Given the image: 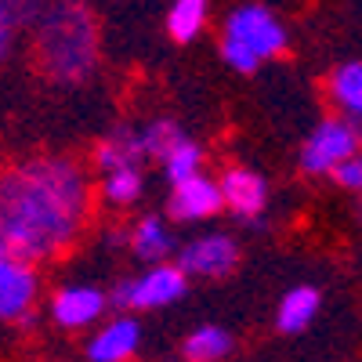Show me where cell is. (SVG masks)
<instances>
[{
    "instance_id": "1",
    "label": "cell",
    "mask_w": 362,
    "mask_h": 362,
    "mask_svg": "<svg viewBox=\"0 0 362 362\" xmlns=\"http://www.w3.org/2000/svg\"><path fill=\"white\" fill-rule=\"evenodd\" d=\"M90 221V181L80 160L40 153L0 170V243L40 264L66 254Z\"/></svg>"
},
{
    "instance_id": "2",
    "label": "cell",
    "mask_w": 362,
    "mask_h": 362,
    "mask_svg": "<svg viewBox=\"0 0 362 362\" xmlns=\"http://www.w3.org/2000/svg\"><path fill=\"white\" fill-rule=\"evenodd\" d=\"M33 58L47 80L83 83L98 66V18L87 4H37Z\"/></svg>"
},
{
    "instance_id": "3",
    "label": "cell",
    "mask_w": 362,
    "mask_h": 362,
    "mask_svg": "<svg viewBox=\"0 0 362 362\" xmlns=\"http://www.w3.org/2000/svg\"><path fill=\"white\" fill-rule=\"evenodd\" d=\"M286 44H290L286 25L264 4H239L225 15L221 58L235 73H257V66L268 58H279Z\"/></svg>"
},
{
    "instance_id": "4",
    "label": "cell",
    "mask_w": 362,
    "mask_h": 362,
    "mask_svg": "<svg viewBox=\"0 0 362 362\" xmlns=\"http://www.w3.org/2000/svg\"><path fill=\"white\" fill-rule=\"evenodd\" d=\"M185 290H189V279L177 264H153L141 276L116 283L109 293V305H116L119 312H153V308L181 300Z\"/></svg>"
},
{
    "instance_id": "5",
    "label": "cell",
    "mask_w": 362,
    "mask_h": 362,
    "mask_svg": "<svg viewBox=\"0 0 362 362\" xmlns=\"http://www.w3.org/2000/svg\"><path fill=\"white\" fill-rule=\"evenodd\" d=\"M358 145H362V127L348 124V119H322L300 145V170L329 174L344 160H351L358 153Z\"/></svg>"
},
{
    "instance_id": "6",
    "label": "cell",
    "mask_w": 362,
    "mask_h": 362,
    "mask_svg": "<svg viewBox=\"0 0 362 362\" xmlns=\"http://www.w3.org/2000/svg\"><path fill=\"white\" fill-rule=\"evenodd\" d=\"M40 293V276L33 264L18 261L4 243H0V322L33 326V305Z\"/></svg>"
},
{
    "instance_id": "7",
    "label": "cell",
    "mask_w": 362,
    "mask_h": 362,
    "mask_svg": "<svg viewBox=\"0 0 362 362\" xmlns=\"http://www.w3.org/2000/svg\"><path fill=\"white\" fill-rule=\"evenodd\" d=\"M174 264L185 272V279H225L239 264V243L225 232H206L181 247Z\"/></svg>"
},
{
    "instance_id": "8",
    "label": "cell",
    "mask_w": 362,
    "mask_h": 362,
    "mask_svg": "<svg viewBox=\"0 0 362 362\" xmlns=\"http://www.w3.org/2000/svg\"><path fill=\"white\" fill-rule=\"evenodd\" d=\"M218 189H221V199L232 214L257 228L264 206H268V181L250 167H228L218 181Z\"/></svg>"
},
{
    "instance_id": "9",
    "label": "cell",
    "mask_w": 362,
    "mask_h": 362,
    "mask_svg": "<svg viewBox=\"0 0 362 362\" xmlns=\"http://www.w3.org/2000/svg\"><path fill=\"white\" fill-rule=\"evenodd\" d=\"M225 210L221 189L214 177L196 174L181 185H170V199H167V218L174 221H203V218H214Z\"/></svg>"
},
{
    "instance_id": "10",
    "label": "cell",
    "mask_w": 362,
    "mask_h": 362,
    "mask_svg": "<svg viewBox=\"0 0 362 362\" xmlns=\"http://www.w3.org/2000/svg\"><path fill=\"white\" fill-rule=\"evenodd\" d=\"M105 308L109 293H102L98 286H62L51 293V319L62 329H87L102 319Z\"/></svg>"
},
{
    "instance_id": "11",
    "label": "cell",
    "mask_w": 362,
    "mask_h": 362,
    "mask_svg": "<svg viewBox=\"0 0 362 362\" xmlns=\"http://www.w3.org/2000/svg\"><path fill=\"white\" fill-rule=\"evenodd\" d=\"M90 163L102 170V177L105 174H116V170H141L145 148H141L138 127H131V124L112 127L95 148H90Z\"/></svg>"
},
{
    "instance_id": "12",
    "label": "cell",
    "mask_w": 362,
    "mask_h": 362,
    "mask_svg": "<svg viewBox=\"0 0 362 362\" xmlns=\"http://www.w3.org/2000/svg\"><path fill=\"white\" fill-rule=\"evenodd\" d=\"M141 344V329L131 315L109 319L95 337L87 341V358L90 362H127Z\"/></svg>"
},
{
    "instance_id": "13",
    "label": "cell",
    "mask_w": 362,
    "mask_h": 362,
    "mask_svg": "<svg viewBox=\"0 0 362 362\" xmlns=\"http://www.w3.org/2000/svg\"><path fill=\"white\" fill-rule=\"evenodd\" d=\"M127 247L138 261H145L148 268H153V264H167V257L177 254V239H174V232L167 228L163 218L145 214L127 228Z\"/></svg>"
},
{
    "instance_id": "14",
    "label": "cell",
    "mask_w": 362,
    "mask_h": 362,
    "mask_svg": "<svg viewBox=\"0 0 362 362\" xmlns=\"http://www.w3.org/2000/svg\"><path fill=\"white\" fill-rule=\"evenodd\" d=\"M329 98L348 116V124L362 127V62H344L329 76Z\"/></svg>"
},
{
    "instance_id": "15",
    "label": "cell",
    "mask_w": 362,
    "mask_h": 362,
    "mask_svg": "<svg viewBox=\"0 0 362 362\" xmlns=\"http://www.w3.org/2000/svg\"><path fill=\"white\" fill-rule=\"evenodd\" d=\"M319 312V290L315 286H293L283 300H279V312H276V326L283 334H300Z\"/></svg>"
},
{
    "instance_id": "16",
    "label": "cell",
    "mask_w": 362,
    "mask_h": 362,
    "mask_svg": "<svg viewBox=\"0 0 362 362\" xmlns=\"http://www.w3.org/2000/svg\"><path fill=\"white\" fill-rule=\"evenodd\" d=\"M232 351V334L221 326H199L181 341V358L185 362H221Z\"/></svg>"
},
{
    "instance_id": "17",
    "label": "cell",
    "mask_w": 362,
    "mask_h": 362,
    "mask_svg": "<svg viewBox=\"0 0 362 362\" xmlns=\"http://www.w3.org/2000/svg\"><path fill=\"white\" fill-rule=\"evenodd\" d=\"M206 18H210L206 0H177V4H170V11H167V33L177 44H192L203 33Z\"/></svg>"
},
{
    "instance_id": "18",
    "label": "cell",
    "mask_w": 362,
    "mask_h": 362,
    "mask_svg": "<svg viewBox=\"0 0 362 362\" xmlns=\"http://www.w3.org/2000/svg\"><path fill=\"white\" fill-rule=\"evenodd\" d=\"M37 4H25V0H0V62H8L15 54L18 37L33 25Z\"/></svg>"
},
{
    "instance_id": "19",
    "label": "cell",
    "mask_w": 362,
    "mask_h": 362,
    "mask_svg": "<svg viewBox=\"0 0 362 362\" xmlns=\"http://www.w3.org/2000/svg\"><path fill=\"white\" fill-rule=\"evenodd\" d=\"M138 134H141V148H145V160H167V153L181 141V138H189L185 131H181L174 119H148L145 127H138Z\"/></svg>"
},
{
    "instance_id": "20",
    "label": "cell",
    "mask_w": 362,
    "mask_h": 362,
    "mask_svg": "<svg viewBox=\"0 0 362 362\" xmlns=\"http://www.w3.org/2000/svg\"><path fill=\"white\" fill-rule=\"evenodd\" d=\"M199 167H203V145L192 141V138H181L170 153H167V160H163V170H167L170 185H181V181L203 174Z\"/></svg>"
},
{
    "instance_id": "21",
    "label": "cell",
    "mask_w": 362,
    "mask_h": 362,
    "mask_svg": "<svg viewBox=\"0 0 362 362\" xmlns=\"http://www.w3.org/2000/svg\"><path fill=\"white\" fill-rule=\"evenodd\" d=\"M141 189H145L141 170H116L102 177V199L112 206H131L141 196Z\"/></svg>"
},
{
    "instance_id": "22",
    "label": "cell",
    "mask_w": 362,
    "mask_h": 362,
    "mask_svg": "<svg viewBox=\"0 0 362 362\" xmlns=\"http://www.w3.org/2000/svg\"><path fill=\"white\" fill-rule=\"evenodd\" d=\"M329 177H334L341 189H348V192H362V153H355L351 160H344L341 167H334V170H329Z\"/></svg>"
},
{
    "instance_id": "23",
    "label": "cell",
    "mask_w": 362,
    "mask_h": 362,
    "mask_svg": "<svg viewBox=\"0 0 362 362\" xmlns=\"http://www.w3.org/2000/svg\"><path fill=\"white\" fill-rule=\"evenodd\" d=\"M358 218H362V203H358Z\"/></svg>"
}]
</instances>
